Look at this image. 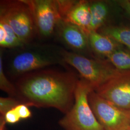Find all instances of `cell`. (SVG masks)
<instances>
[{
  "label": "cell",
  "mask_w": 130,
  "mask_h": 130,
  "mask_svg": "<svg viewBox=\"0 0 130 130\" xmlns=\"http://www.w3.org/2000/svg\"><path fill=\"white\" fill-rule=\"evenodd\" d=\"M63 42L75 52H84L89 48L88 37L84 30L74 25L60 20L56 26Z\"/></svg>",
  "instance_id": "9c48e42d"
},
{
  "label": "cell",
  "mask_w": 130,
  "mask_h": 130,
  "mask_svg": "<svg viewBox=\"0 0 130 130\" xmlns=\"http://www.w3.org/2000/svg\"><path fill=\"white\" fill-rule=\"evenodd\" d=\"M79 80L69 72L42 70L30 72L14 84L17 98L28 107L54 108L65 115L74 103Z\"/></svg>",
  "instance_id": "6da1fadb"
},
{
  "label": "cell",
  "mask_w": 130,
  "mask_h": 130,
  "mask_svg": "<svg viewBox=\"0 0 130 130\" xmlns=\"http://www.w3.org/2000/svg\"><path fill=\"white\" fill-rule=\"evenodd\" d=\"M128 6H129V8L130 10V1L128 2Z\"/></svg>",
  "instance_id": "44dd1931"
},
{
  "label": "cell",
  "mask_w": 130,
  "mask_h": 130,
  "mask_svg": "<svg viewBox=\"0 0 130 130\" xmlns=\"http://www.w3.org/2000/svg\"><path fill=\"white\" fill-rule=\"evenodd\" d=\"M2 117L4 118L7 124H14L18 123L21 120V119L14 108L7 112L4 116Z\"/></svg>",
  "instance_id": "d6986e66"
},
{
  "label": "cell",
  "mask_w": 130,
  "mask_h": 130,
  "mask_svg": "<svg viewBox=\"0 0 130 130\" xmlns=\"http://www.w3.org/2000/svg\"><path fill=\"white\" fill-rule=\"evenodd\" d=\"M60 53L63 60L78 71L82 79L87 82L94 91L121 72L107 60L90 58L76 52L64 50Z\"/></svg>",
  "instance_id": "3957f363"
},
{
  "label": "cell",
  "mask_w": 130,
  "mask_h": 130,
  "mask_svg": "<svg viewBox=\"0 0 130 130\" xmlns=\"http://www.w3.org/2000/svg\"><path fill=\"white\" fill-rule=\"evenodd\" d=\"M32 14L36 31L41 36L48 37L53 32L61 20L56 1L24 0Z\"/></svg>",
  "instance_id": "8992f818"
},
{
  "label": "cell",
  "mask_w": 130,
  "mask_h": 130,
  "mask_svg": "<svg viewBox=\"0 0 130 130\" xmlns=\"http://www.w3.org/2000/svg\"><path fill=\"white\" fill-rule=\"evenodd\" d=\"M61 20L78 26L88 36L91 31V24L90 2L87 1H75Z\"/></svg>",
  "instance_id": "30bf717a"
},
{
  "label": "cell",
  "mask_w": 130,
  "mask_h": 130,
  "mask_svg": "<svg viewBox=\"0 0 130 130\" xmlns=\"http://www.w3.org/2000/svg\"><path fill=\"white\" fill-rule=\"evenodd\" d=\"M98 31L111 38L130 49V27L124 26H104Z\"/></svg>",
  "instance_id": "4fadbf2b"
},
{
  "label": "cell",
  "mask_w": 130,
  "mask_h": 130,
  "mask_svg": "<svg viewBox=\"0 0 130 130\" xmlns=\"http://www.w3.org/2000/svg\"><path fill=\"white\" fill-rule=\"evenodd\" d=\"M61 60L62 56H58L41 50H28L15 56L12 61L11 69L14 74L22 75L56 64Z\"/></svg>",
  "instance_id": "ba28073f"
},
{
  "label": "cell",
  "mask_w": 130,
  "mask_h": 130,
  "mask_svg": "<svg viewBox=\"0 0 130 130\" xmlns=\"http://www.w3.org/2000/svg\"><path fill=\"white\" fill-rule=\"evenodd\" d=\"M6 124L4 118L0 116V130H7Z\"/></svg>",
  "instance_id": "ffe728a7"
},
{
  "label": "cell",
  "mask_w": 130,
  "mask_h": 130,
  "mask_svg": "<svg viewBox=\"0 0 130 130\" xmlns=\"http://www.w3.org/2000/svg\"><path fill=\"white\" fill-rule=\"evenodd\" d=\"M28 107L21 103L14 108L21 120L28 119L32 117V113Z\"/></svg>",
  "instance_id": "ac0fdd59"
},
{
  "label": "cell",
  "mask_w": 130,
  "mask_h": 130,
  "mask_svg": "<svg viewBox=\"0 0 130 130\" xmlns=\"http://www.w3.org/2000/svg\"><path fill=\"white\" fill-rule=\"evenodd\" d=\"M130 130V128H129V130Z\"/></svg>",
  "instance_id": "7402d4cb"
},
{
  "label": "cell",
  "mask_w": 130,
  "mask_h": 130,
  "mask_svg": "<svg viewBox=\"0 0 130 130\" xmlns=\"http://www.w3.org/2000/svg\"><path fill=\"white\" fill-rule=\"evenodd\" d=\"M18 99L13 97L0 98V116H4L5 114L21 104Z\"/></svg>",
  "instance_id": "e0dca14e"
},
{
  "label": "cell",
  "mask_w": 130,
  "mask_h": 130,
  "mask_svg": "<svg viewBox=\"0 0 130 130\" xmlns=\"http://www.w3.org/2000/svg\"><path fill=\"white\" fill-rule=\"evenodd\" d=\"M88 100L97 120L104 130H129L130 110L117 107L94 91L89 93Z\"/></svg>",
  "instance_id": "5b68a950"
},
{
  "label": "cell",
  "mask_w": 130,
  "mask_h": 130,
  "mask_svg": "<svg viewBox=\"0 0 130 130\" xmlns=\"http://www.w3.org/2000/svg\"><path fill=\"white\" fill-rule=\"evenodd\" d=\"M25 44L9 24L0 19V46L3 48H14L23 46Z\"/></svg>",
  "instance_id": "5bb4252c"
},
{
  "label": "cell",
  "mask_w": 130,
  "mask_h": 130,
  "mask_svg": "<svg viewBox=\"0 0 130 130\" xmlns=\"http://www.w3.org/2000/svg\"><path fill=\"white\" fill-rule=\"evenodd\" d=\"M91 14V31H97L105 25L108 18L109 8L106 2L95 1L90 2Z\"/></svg>",
  "instance_id": "7c38bea8"
},
{
  "label": "cell",
  "mask_w": 130,
  "mask_h": 130,
  "mask_svg": "<svg viewBox=\"0 0 130 130\" xmlns=\"http://www.w3.org/2000/svg\"><path fill=\"white\" fill-rule=\"evenodd\" d=\"M94 92L117 107L130 110V71H121Z\"/></svg>",
  "instance_id": "52a82bcc"
},
{
  "label": "cell",
  "mask_w": 130,
  "mask_h": 130,
  "mask_svg": "<svg viewBox=\"0 0 130 130\" xmlns=\"http://www.w3.org/2000/svg\"><path fill=\"white\" fill-rule=\"evenodd\" d=\"M0 19L9 24L25 44L37 32L31 12L24 0L1 1Z\"/></svg>",
  "instance_id": "277c9868"
},
{
  "label": "cell",
  "mask_w": 130,
  "mask_h": 130,
  "mask_svg": "<svg viewBox=\"0 0 130 130\" xmlns=\"http://www.w3.org/2000/svg\"><path fill=\"white\" fill-rule=\"evenodd\" d=\"M92 91L94 90L87 82L79 79L74 103L58 121L64 130H105L98 122L89 102V94Z\"/></svg>",
  "instance_id": "7a4b0ae2"
},
{
  "label": "cell",
  "mask_w": 130,
  "mask_h": 130,
  "mask_svg": "<svg viewBox=\"0 0 130 130\" xmlns=\"http://www.w3.org/2000/svg\"><path fill=\"white\" fill-rule=\"evenodd\" d=\"M88 37L90 48L99 55L107 57L114 52L123 47L111 38L97 31H91Z\"/></svg>",
  "instance_id": "8fae6325"
},
{
  "label": "cell",
  "mask_w": 130,
  "mask_h": 130,
  "mask_svg": "<svg viewBox=\"0 0 130 130\" xmlns=\"http://www.w3.org/2000/svg\"><path fill=\"white\" fill-rule=\"evenodd\" d=\"M0 54V89L2 91L7 93L9 96L17 98V91L15 86L10 82L5 75L1 51Z\"/></svg>",
  "instance_id": "2e32d148"
},
{
  "label": "cell",
  "mask_w": 130,
  "mask_h": 130,
  "mask_svg": "<svg viewBox=\"0 0 130 130\" xmlns=\"http://www.w3.org/2000/svg\"><path fill=\"white\" fill-rule=\"evenodd\" d=\"M112 65L121 71H130V49L124 47L117 50L107 57Z\"/></svg>",
  "instance_id": "9a60e30c"
}]
</instances>
